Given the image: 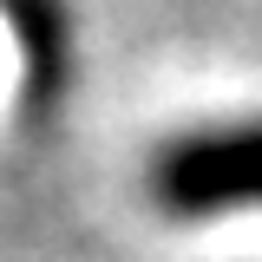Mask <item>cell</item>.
<instances>
[{"mask_svg":"<svg viewBox=\"0 0 262 262\" xmlns=\"http://www.w3.org/2000/svg\"><path fill=\"white\" fill-rule=\"evenodd\" d=\"M151 190L177 216H210L229 203H262V125H229L170 144L151 170Z\"/></svg>","mask_w":262,"mask_h":262,"instance_id":"obj_1","label":"cell"}]
</instances>
